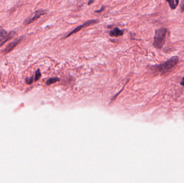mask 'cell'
<instances>
[{"mask_svg": "<svg viewBox=\"0 0 184 183\" xmlns=\"http://www.w3.org/2000/svg\"><path fill=\"white\" fill-rule=\"evenodd\" d=\"M40 77H41V73L40 72V70L38 69L35 73V79H34L35 81H38L40 78Z\"/></svg>", "mask_w": 184, "mask_h": 183, "instance_id": "cell-10", "label": "cell"}, {"mask_svg": "<svg viewBox=\"0 0 184 183\" xmlns=\"http://www.w3.org/2000/svg\"><path fill=\"white\" fill-rule=\"evenodd\" d=\"M105 6H104V5H102V7H101V8H100V9L99 10H95V13H101V12H102V11H103V10H104V9H105Z\"/></svg>", "mask_w": 184, "mask_h": 183, "instance_id": "cell-13", "label": "cell"}, {"mask_svg": "<svg viewBox=\"0 0 184 183\" xmlns=\"http://www.w3.org/2000/svg\"><path fill=\"white\" fill-rule=\"evenodd\" d=\"M25 81H26V83L27 84H31L33 83V77H31L30 78H27Z\"/></svg>", "mask_w": 184, "mask_h": 183, "instance_id": "cell-12", "label": "cell"}, {"mask_svg": "<svg viewBox=\"0 0 184 183\" xmlns=\"http://www.w3.org/2000/svg\"><path fill=\"white\" fill-rule=\"evenodd\" d=\"M180 8H181V11H182V12L184 11V1L182 2V5H180Z\"/></svg>", "mask_w": 184, "mask_h": 183, "instance_id": "cell-14", "label": "cell"}, {"mask_svg": "<svg viewBox=\"0 0 184 183\" xmlns=\"http://www.w3.org/2000/svg\"><path fill=\"white\" fill-rule=\"evenodd\" d=\"M179 0H176V1H174V0H167V2L169 3L170 7L172 9H175L177 5L179 4Z\"/></svg>", "mask_w": 184, "mask_h": 183, "instance_id": "cell-8", "label": "cell"}, {"mask_svg": "<svg viewBox=\"0 0 184 183\" xmlns=\"http://www.w3.org/2000/svg\"><path fill=\"white\" fill-rule=\"evenodd\" d=\"M94 2V0H89L88 2V5H92V3H93Z\"/></svg>", "mask_w": 184, "mask_h": 183, "instance_id": "cell-15", "label": "cell"}, {"mask_svg": "<svg viewBox=\"0 0 184 183\" xmlns=\"http://www.w3.org/2000/svg\"><path fill=\"white\" fill-rule=\"evenodd\" d=\"M46 12L43 10H39L36 11L34 13V15L33 16V17H31L30 18H28L26 20H25L24 24L27 25V24H29L33 22L36 20H37L38 18H39L40 16H42V15L46 14Z\"/></svg>", "mask_w": 184, "mask_h": 183, "instance_id": "cell-4", "label": "cell"}, {"mask_svg": "<svg viewBox=\"0 0 184 183\" xmlns=\"http://www.w3.org/2000/svg\"><path fill=\"white\" fill-rule=\"evenodd\" d=\"M180 84L182 85H183L184 86V77L182 78V81L180 82Z\"/></svg>", "mask_w": 184, "mask_h": 183, "instance_id": "cell-16", "label": "cell"}, {"mask_svg": "<svg viewBox=\"0 0 184 183\" xmlns=\"http://www.w3.org/2000/svg\"><path fill=\"white\" fill-rule=\"evenodd\" d=\"M59 81V79L58 77H53V78H51L50 79H48L46 82V84L47 85H50L51 84L55 83Z\"/></svg>", "mask_w": 184, "mask_h": 183, "instance_id": "cell-9", "label": "cell"}, {"mask_svg": "<svg viewBox=\"0 0 184 183\" xmlns=\"http://www.w3.org/2000/svg\"><path fill=\"white\" fill-rule=\"evenodd\" d=\"M99 22V20H87L86 22H85L84 24H82V25L78 26L77 27H76L75 29L72 31L71 32H70L67 36H66L64 38H67L70 37V36L72 35L73 34H75L77 33L78 32L80 31V30L82 29L83 27H87L90 25H94L95 24H97V23Z\"/></svg>", "mask_w": 184, "mask_h": 183, "instance_id": "cell-3", "label": "cell"}, {"mask_svg": "<svg viewBox=\"0 0 184 183\" xmlns=\"http://www.w3.org/2000/svg\"><path fill=\"white\" fill-rule=\"evenodd\" d=\"M178 62H179V57L177 56H174L172 57L171 58H170L168 60H167L164 63L156 66L154 67L157 70L161 72L163 74H164L175 67Z\"/></svg>", "mask_w": 184, "mask_h": 183, "instance_id": "cell-2", "label": "cell"}, {"mask_svg": "<svg viewBox=\"0 0 184 183\" xmlns=\"http://www.w3.org/2000/svg\"><path fill=\"white\" fill-rule=\"evenodd\" d=\"M22 39V37L18 38L17 39L13 40L12 42H10V44L8 45L7 47L5 48V50L3 51L4 53L7 54L8 53L11 52L12 50H14V48L20 43Z\"/></svg>", "mask_w": 184, "mask_h": 183, "instance_id": "cell-5", "label": "cell"}, {"mask_svg": "<svg viewBox=\"0 0 184 183\" xmlns=\"http://www.w3.org/2000/svg\"><path fill=\"white\" fill-rule=\"evenodd\" d=\"M7 35V31L4 30L2 27H0V36L1 37H3Z\"/></svg>", "mask_w": 184, "mask_h": 183, "instance_id": "cell-11", "label": "cell"}, {"mask_svg": "<svg viewBox=\"0 0 184 183\" xmlns=\"http://www.w3.org/2000/svg\"><path fill=\"white\" fill-rule=\"evenodd\" d=\"M123 35V31L120 30L118 27H115L114 29H113L109 32L110 36L111 37H118L119 36H122Z\"/></svg>", "mask_w": 184, "mask_h": 183, "instance_id": "cell-7", "label": "cell"}, {"mask_svg": "<svg viewBox=\"0 0 184 183\" xmlns=\"http://www.w3.org/2000/svg\"><path fill=\"white\" fill-rule=\"evenodd\" d=\"M16 35V33L15 31H11L8 34L5 35V36L0 38V47L2 46L3 45L8 42V40L11 39Z\"/></svg>", "mask_w": 184, "mask_h": 183, "instance_id": "cell-6", "label": "cell"}, {"mask_svg": "<svg viewBox=\"0 0 184 183\" xmlns=\"http://www.w3.org/2000/svg\"><path fill=\"white\" fill-rule=\"evenodd\" d=\"M167 29L165 27H162L155 31L154 41L153 45L157 49H161L163 47L165 41V37Z\"/></svg>", "mask_w": 184, "mask_h": 183, "instance_id": "cell-1", "label": "cell"}]
</instances>
